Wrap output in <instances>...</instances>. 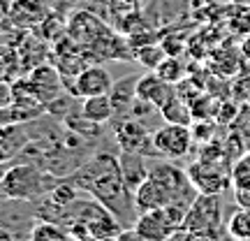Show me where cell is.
<instances>
[{"instance_id": "6da1fadb", "label": "cell", "mask_w": 250, "mask_h": 241, "mask_svg": "<svg viewBox=\"0 0 250 241\" xmlns=\"http://www.w3.org/2000/svg\"><path fill=\"white\" fill-rule=\"evenodd\" d=\"M74 183L83 188V190H88L90 195L95 197L98 202H102L109 211H114L118 220L123 216L132 214V209L137 211L134 193L125 186L118 160H114L109 153H100L88 165H83L74 174Z\"/></svg>"}, {"instance_id": "7a4b0ae2", "label": "cell", "mask_w": 250, "mask_h": 241, "mask_svg": "<svg viewBox=\"0 0 250 241\" xmlns=\"http://www.w3.org/2000/svg\"><path fill=\"white\" fill-rule=\"evenodd\" d=\"M197 195L199 193L192 186L188 172L179 170L171 162H160L148 170V179L134 190V206H137V214L167 204L190 206Z\"/></svg>"}, {"instance_id": "3957f363", "label": "cell", "mask_w": 250, "mask_h": 241, "mask_svg": "<svg viewBox=\"0 0 250 241\" xmlns=\"http://www.w3.org/2000/svg\"><path fill=\"white\" fill-rule=\"evenodd\" d=\"M188 176L197 188V193L206 195H220L227 183L232 181V174H227V160H225V149H218L215 144H208L202 153V158L192 162L188 170Z\"/></svg>"}, {"instance_id": "277c9868", "label": "cell", "mask_w": 250, "mask_h": 241, "mask_svg": "<svg viewBox=\"0 0 250 241\" xmlns=\"http://www.w3.org/2000/svg\"><path fill=\"white\" fill-rule=\"evenodd\" d=\"M188 206L183 204H167L158 206L151 211H144L134 220V230L139 232L144 241H167L174 232L183 230Z\"/></svg>"}, {"instance_id": "5b68a950", "label": "cell", "mask_w": 250, "mask_h": 241, "mask_svg": "<svg viewBox=\"0 0 250 241\" xmlns=\"http://www.w3.org/2000/svg\"><path fill=\"white\" fill-rule=\"evenodd\" d=\"M183 230L208 237V239H218V234L223 230V211H220L218 195L199 193L192 199V204L188 206Z\"/></svg>"}, {"instance_id": "8992f818", "label": "cell", "mask_w": 250, "mask_h": 241, "mask_svg": "<svg viewBox=\"0 0 250 241\" xmlns=\"http://www.w3.org/2000/svg\"><path fill=\"white\" fill-rule=\"evenodd\" d=\"M46 176L42 172L33 167V165H17L12 170L5 172V176L0 181V188L2 193L9 197V199H23V202H30V199H37L46 193Z\"/></svg>"}, {"instance_id": "52a82bcc", "label": "cell", "mask_w": 250, "mask_h": 241, "mask_svg": "<svg viewBox=\"0 0 250 241\" xmlns=\"http://www.w3.org/2000/svg\"><path fill=\"white\" fill-rule=\"evenodd\" d=\"M192 130L190 125H181V123H167L162 125L158 132L153 134V146H155V153L158 155H165V158H183L190 153L192 149Z\"/></svg>"}, {"instance_id": "ba28073f", "label": "cell", "mask_w": 250, "mask_h": 241, "mask_svg": "<svg viewBox=\"0 0 250 241\" xmlns=\"http://www.w3.org/2000/svg\"><path fill=\"white\" fill-rule=\"evenodd\" d=\"M116 144L121 146V151H127V153H142V155H148L151 151L155 153L153 137L148 134L146 125L142 121H137V118H127L123 123H118Z\"/></svg>"}, {"instance_id": "9c48e42d", "label": "cell", "mask_w": 250, "mask_h": 241, "mask_svg": "<svg viewBox=\"0 0 250 241\" xmlns=\"http://www.w3.org/2000/svg\"><path fill=\"white\" fill-rule=\"evenodd\" d=\"M114 88V79L102 65H88L74 77V95L93 98V95H109Z\"/></svg>"}, {"instance_id": "30bf717a", "label": "cell", "mask_w": 250, "mask_h": 241, "mask_svg": "<svg viewBox=\"0 0 250 241\" xmlns=\"http://www.w3.org/2000/svg\"><path fill=\"white\" fill-rule=\"evenodd\" d=\"M134 93H137V98L139 100L153 105L158 111H160V109L176 95V93H174V84L165 81L158 72H151V70H148V74H144L142 79L137 81Z\"/></svg>"}, {"instance_id": "8fae6325", "label": "cell", "mask_w": 250, "mask_h": 241, "mask_svg": "<svg viewBox=\"0 0 250 241\" xmlns=\"http://www.w3.org/2000/svg\"><path fill=\"white\" fill-rule=\"evenodd\" d=\"M100 33H107L104 26L98 21V17H93L90 12H77L70 17L67 23V35L77 42V44H93L100 37Z\"/></svg>"}, {"instance_id": "7c38bea8", "label": "cell", "mask_w": 250, "mask_h": 241, "mask_svg": "<svg viewBox=\"0 0 250 241\" xmlns=\"http://www.w3.org/2000/svg\"><path fill=\"white\" fill-rule=\"evenodd\" d=\"M118 167H121V176H123L125 186L130 190H137L144 181L148 179V167L144 165V155L142 153H127L123 151L118 158Z\"/></svg>"}, {"instance_id": "4fadbf2b", "label": "cell", "mask_w": 250, "mask_h": 241, "mask_svg": "<svg viewBox=\"0 0 250 241\" xmlns=\"http://www.w3.org/2000/svg\"><path fill=\"white\" fill-rule=\"evenodd\" d=\"M116 114L114 109V100L111 95H93V98H83V107H81V118L88 123H107Z\"/></svg>"}, {"instance_id": "5bb4252c", "label": "cell", "mask_w": 250, "mask_h": 241, "mask_svg": "<svg viewBox=\"0 0 250 241\" xmlns=\"http://www.w3.org/2000/svg\"><path fill=\"white\" fill-rule=\"evenodd\" d=\"M28 81H30V86H33L37 100H40L42 105H46L51 98H56V93L61 88L58 74H56V70H51V67H37V70L28 77Z\"/></svg>"}, {"instance_id": "9a60e30c", "label": "cell", "mask_w": 250, "mask_h": 241, "mask_svg": "<svg viewBox=\"0 0 250 241\" xmlns=\"http://www.w3.org/2000/svg\"><path fill=\"white\" fill-rule=\"evenodd\" d=\"M42 12H44L42 0H14L12 2V19L23 26L42 21Z\"/></svg>"}, {"instance_id": "2e32d148", "label": "cell", "mask_w": 250, "mask_h": 241, "mask_svg": "<svg viewBox=\"0 0 250 241\" xmlns=\"http://www.w3.org/2000/svg\"><path fill=\"white\" fill-rule=\"evenodd\" d=\"M162 118L167 121V123H181V125H190L192 123V109L188 107V102L181 100V95H174V98L160 109Z\"/></svg>"}, {"instance_id": "e0dca14e", "label": "cell", "mask_w": 250, "mask_h": 241, "mask_svg": "<svg viewBox=\"0 0 250 241\" xmlns=\"http://www.w3.org/2000/svg\"><path fill=\"white\" fill-rule=\"evenodd\" d=\"M227 234L236 241H250V209L241 206L227 220Z\"/></svg>"}, {"instance_id": "ac0fdd59", "label": "cell", "mask_w": 250, "mask_h": 241, "mask_svg": "<svg viewBox=\"0 0 250 241\" xmlns=\"http://www.w3.org/2000/svg\"><path fill=\"white\" fill-rule=\"evenodd\" d=\"M167 56L169 54L165 51V46L158 44V42H151V44L139 46V49L134 51V61L142 63L146 70H158V65H160Z\"/></svg>"}, {"instance_id": "d6986e66", "label": "cell", "mask_w": 250, "mask_h": 241, "mask_svg": "<svg viewBox=\"0 0 250 241\" xmlns=\"http://www.w3.org/2000/svg\"><path fill=\"white\" fill-rule=\"evenodd\" d=\"M30 241H72V239L62 227H58V225L51 223V220H44V223H37L35 227H33Z\"/></svg>"}, {"instance_id": "ffe728a7", "label": "cell", "mask_w": 250, "mask_h": 241, "mask_svg": "<svg viewBox=\"0 0 250 241\" xmlns=\"http://www.w3.org/2000/svg\"><path fill=\"white\" fill-rule=\"evenodd\" d=\"M229 174H232V183L236 190H248L250 193V151L234 160Z\"/></svg>"}, {"instance_id": "44dd1931", "label": "cell", "mask_w": 250, "mask_h": 241, "mask_svg": "<svg viewBox=\"0 0 250 241\" xmlns=\"http://www.w3.org/2000/svg\"><path fill=\"white\" fill-rule=\"evenodd\" d=\"M153 72H158L162 79L169 81V84H179V81L186 77V65H183L176 56H167V58L158 65V70H153Z\"/></svg>"}, {"instance_id": "7402d4cb", "label": "cell", "mask_w": 250, "mask_h": 241, "mask_svg": "<svg viewBox=\"0 0 250 241\" xmlns=\"http://www.w3.org/2000/svg\"><path fill=\"white\" fill-rule=\"evenodd\" d=\"M190 130H192V139H195L197 144H204V139H211V137H213V125L206 123L204 118H199Z\"/></svg>"}, {"instance_id": "603a6c76", "label": "cell", "mask_w": 250, "mask_h": 241, "mask_svg": "<svg viewBox=\"0 0 250 241\" xmlns=\"http://www.w3.org/2000/svg\"><path fill=\"white\" fill-rule=\"evenodd\" d=\"M12 105H14V86L0 79V109L12 107Z\"/></svg>"}, {"instance_id": "cb8c5ba5", "label": "cell", "mask_w": 250, "mask_h": 241, "mask_svg": "<svg viewBox=\"0 0 250 241\" xmlns=\"http://www.w3.org/2000/svg\"><path fill=\"white\" fill-rule=\"evenodd\" d=\"M167 241H211L208 237H202V234H195V232H188V230H179L174 232Z\"/></svg>"}, {"instance_id": "d4e9b609", "label": "cell", "mask_w": 250, "mask_h": 241, "mask_svg": "<svg viewBox=\"0 0 250 241\" xmlns=\"http://www.w3.org/2000/svg\"><path fill=\"white\" fill-rule=\"evenodd\" d=\"M114 241H144V239L139 237V232L132 227V230H121V232L114 237Z\"/></svg>"}, {"instance_id": "484cf974", "label": "cell", "mask_w": 250, "mask_h": 241, "mask_svg": "<svg viewBox=\"0 0 250 241\" xmlns=\"http://www.w3.org/2000/svg\"><path fill=\"white\" fill-rule=\"evenodd\" d=\"M236 202L246 209H250V193L248 190H236Z\"/></svg>"}, {"instance_id": "4316f807", "label": "cell", "mask_w": 250, "mask_h": 241, "mask_svg": "<svg viewBox=\"0 0 250 241\" xmlns=\"http://www.w3.org/2000/svg\"><path fill=\"white\" fill-rule=\"evenodd\" d=\"M116 2H121V5H127V7H139L142 5V0H116Z\"/></svg>"}, {"instance_id": "83f0119b", "label": "cell", "mask_w": 250, "mask_h": 241, "mask_svg": "<svg viewBox=\"0 0 250 241\" xmlns=\"http://www.w3.org/2000/svg\"><path fill=\"white\" fill-rule=\"evenodd\" d=\"M243 54H246V56L250 58V37L246 40V42H243Z\"/></svg>"}, {"instance_id": "f1b7e54d", "label": "cell", "mask_w": 250, "mask_h": 241, "mask_svg": "<svg viewBox=\"0 0 250 241\" xmlns=\"http://www.w3.org/2000/svg\"><path fill=\"white\" fill-rule=\"evenodd\" d=\"M0 241H12V234H7L5 230H0Z\"/></svg>"}, {"instance_id": "f546056e", "label": "cell", "mask_w": 250, "mask_h": 241, "mask_svg": "<svg viewBox=\"0 0 250 241\" xmlns=\"http://www.w3.org/2000/svg\"><path fill=\"white\" fill-rule=\"evenodd\" d=\"M65 2H70V5H74V2H81V0H65Z\"/></svg>"}, {"instance_id": "4dcf8cb0", "label": "cell", "mask_w": 250, "mask_h": 241, "mask_svg": "<svg viewBox=\"0 0 250 241\" xmlns=\"http://www.w3.org/2000/svg\"><path fill=\"white\" fill-rule=\"evenodd\" d=\"M239 2H243V5H248L250 7V0H239Z\"/></svg>"}, {"instance_id": "1f68e13d", "label": "cell", "mask_w": 250, "mask_h": 241, "mask_svg": "<svg viewBox=\"0 0 250 241\" xmlns=\"http://www.w3.org/2000/svg\"><path fill=\"white\" fill-rule=\"evenodd\" d=\"M211 241H218V239H211Z\"/></svg>"}]
</instances>
